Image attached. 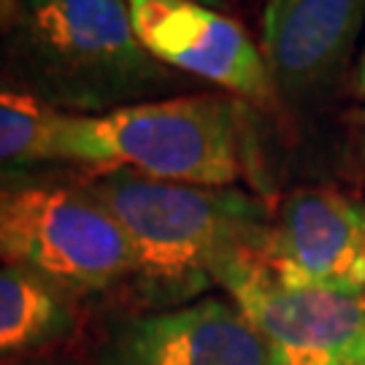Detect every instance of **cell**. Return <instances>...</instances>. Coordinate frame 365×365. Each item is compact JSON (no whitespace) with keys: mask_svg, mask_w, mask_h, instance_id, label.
I'll list each match as a JSON object with an SVG mask.
<instances>
[{"mask_svg":"<svg viewBox=\"0 0 365 365\" xmlns=\"http://www.w3.org/2000/svg\"><path fill=\"white\" fill-rule=\"evenodd\" d=\"M357 365H365V339H363V346H360V357H357Z\"/></svg>","mask_w":365,"mask_h":365,"instance_id":"cell-16","label":"cell"},{"mask_svg":"<svg viewBox=\"0 0 365 365\" xmlns=\"http://www.w3.org/2000/svg\"><path fill=\"white\" fill-rule=\"evenodd\" d=\"M76 330V309L63 287L25 265H0V363L52 349Z\"/></svg>","mask_w":365,"mask_h":365,"instance_id":"cell-10","label":"cell"},{"mask_svg":"<svg viewBox=\"0 0 365 365\" xmlns=\"http://www.w3.org/2000/svg\"><path fill=\"white\" fill-rule=\"evenodd\" d=\"M16 11H19V0H0V41L9 33Z\"/></svg>","mask_w":365,"mask_h":365,"instance_id":"cell-12","label":"cell"},{"mask_svg":"<svg viewBox=\"0 0 365 365\" xmlns=\"http://www.w3.org/2000/svg\"><path fill=\"white\" fill-rule=\"evenodd\" d=\"M268 265L289 282L363 298L365 206L327 187L289 192L274 214Z\"/></svg>","mask_w":365,"mask_h":365,"instance_id":"cell-8","label":"cell"},{"mask_svg":"<svg viewBox=\"0 0 365 365\" xmlns=\"http://www.w3.org/2000/svg\"><path fill=\"white\" fill-rule=\"evenodd\" d=\"M0 84L68 114H106L184 87L144 49L128 0H19L0 41Z\"/></svg>","mask_w":365,"mask_h":365,"instance_id":"cell-2","label":"cell"},{"mask_svg":"<svg viewBox=\"0 0 365 365\" xmlns=\"http://www.w3.org/2000/svg\"><path fill=\"white\" fill-rule=\"evenodd\" d=\"M68 111H57L22 90L0 84V163H63Z\"/></svg>","mask_w":365,"mask_h":365,"instance_id":"cell-11","label":"cell"},{"mask_svg":"<svg viewBox=\"0 0 365 365\" xmlns=\"http://www.w3.org/2000/svg\"><path fill=\"white\" fill-rule=\"evenodd\" d=\"M197 3H206V6H211V9H222L227 0H197Z\"/></svg>","mask_w":365,"mask_h":365,"instance_id":"cell-14","label":"cell"},{"mask_svg":"<svg viewBox=\"0 0 365 365\" xmlns=\"http://www.w3.org/2000/svg\"><path fill=\"white\" fill-rule=\"evenodd\" d=\"M360 160H363V170H365V128H363V135H360Z\"/></svg>","mask_w":365,"mask_h":365,"instance_id":"cell-15","label":"cell"},{"mask_svg":"<svg viewBox=\"0 0 365 365\" xmlns=\"http://www.w3.org/2000/svg\"><path fill=\"white\" fill-rule=\"evenodd\" d=\"M128 9L138 41L160 63L252 103L274 101L262 49L220 9L197 0H128Z\"/></svg>","mask_w":365,"mask_h":365,"instance_id":"cell-6","label":"cell"},{"mask_svg":"<svg viewBox=\"0 0 365 365\" xmlns=\"http://www.w3.org/2000/svg\"><path fill=\"white\" fill-rule=\"evenodd\" d=\"M365 22V0H268L262 57L276 92L306 98L322 90L349 60Z\"/></svg>","mask_w":365,"mask_h":365,"instance_id":"cell-9","label":"cell"},{"mask_svg":"<svg viewBox=\"0 0 365 365\" xmlns=\"http://www.w3.org/2000/svg\"><path fill=\"white\" fill-rule=\"evenodd\" d=\"M122 225L149 298L179 303L225 292L271 260L274 211L233 187L160 182L128 168L81 184Z\"/></svg>","mask_w":365,"mask_h":365,"instance_id":"cell-1","label":"cell"},{"mask_svg":"<svg viewBox=\"0 0 365 365\" xmlns=\"http://www.w3.org/2000/svg\"><path fill=\"white\" fill-rule=\"evenodd\" d=\"M354 90H357L360 98H365V49H363L360 63H357V73H354Z\"/></svg>","mask_w":365,"mask_h":365,"instance_id":"cell-13","label":"cell"},{"mask_svg":"<svg viewBox=\"0 0 365 365\" xmlns=\"http://www.w3.org/2000/svg\"><path fill=\"white\" fill-rule=\"evenodd\" d=\"M103 365H274V357L233 300L209 295L125 317L108 333Z\"/></svg>","mask_w":365,"mask_h":365,"instance_id":"cell-7","label":"cell"},{"mask_svg":"<svg viewBox=\"0 0 365 365\" xmlns=\"http://www.w3.org/2000/svg\"><path fill=\"white\" fill-rule=\"evenodd\" d=\"M63 163L160 182L233 187L249 168V111L233 95H182L68 114Z\"/></svg>","mask_w":365,"mask_h":365,"instance_id":"cell-3","label":"cell"},{"mask_svg":"<svg viewBox=\"0 0 365 365\" xmlns=\"http://www.w3.org/2000/svg\"><path fill=\"white\" fill-rule=\"evenodd\" d=\"M0 260L68 295L103 292L135 274L128 235L84 187L0 184Z\"/></svg>","mask_w":365,"mask_h":365,"instance_id":"cell-4","label":"cell"},{"mask_svg":"<svg viewBox=\"0 0 365 365\" xmlns=\"http://www.w3.org/2000/svg\"><path fill=\"white\" fill-rule=\"evenodd\" d=\"M227 295L265 339L274 365H357L363 298L289 282L271 265L244 276Z\"/></svg>","mask_w":365,"mask_h":365,"instance_id":"cell-5","label":"cell"}]
</instances>
